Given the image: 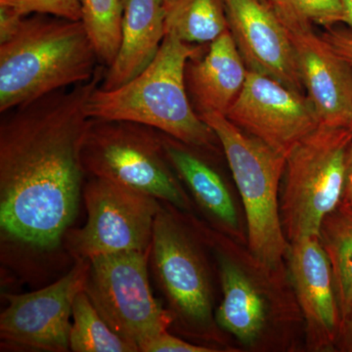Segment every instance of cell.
Returning <instances> with one entry per match:
<instances>
[{"label": "cell", "mask_w": 352, "mask_h": 352, "mask_svg": "<svg viewBox=\"0 0 352 352\" xmlns=\"http://www.w3.org/2000/svg\"><path fill=\"white\" fill-rule=\"evenodd\" d=\"M100 65L89 82L1 113L0 232L2 242L52 252L73 226L85 171L80 150L85 105L101 85Z\"/></svg>", "instance_id": "obj_1"}, {"label": "cell", "mask_w": 352, "mask_h": 352, "mask_svg": "<svg viewBox=\"0 0 352 352\" xmlns=\"http://www.w3.org/2000/svg\"><path fill=\"white\" fill-rule=\"evenodd\" d=\"M208 46L186 43L166 34L156 56L142 73L116 89L99 85L92 92L85 105L87 117L138 122L192 147L212 149L217 135L193 108L185 82L189 60L203 55Z\"/></svg>", "instance_id": "obj_2"}, {"label": "cell", "mask_w": 352, "mask_h": 352, "mask_svg": "<svg viewBox=\"0 0 352 352\" xmlns=\"http://www.w3.org/2000/svg\"><path fill=\"white\" fill-rule=\"evenodd\" d=\"M100 65L82 21L25 16L0 43V113L89 82Z\"/></svg>", "instance_id": "obj_3"}, {"label": "cell", "mask_w": 352, "mask_h": 352, "mask_svg": "<svg viewBox=\"0 0 352 352\" xmlns=\"http://www.w3.org/2000/svg\"><path fill=\"white\" fill-rule=\"evenodd\" d=\"M200 117L223 148L242 197L252 256L261 266L272 270L289 252L278 197L287 157L245 133L223 113H201Z\"/></svg>", "instance_id": "obj_4"}, {"label": "cell", "mask_w": 352, "mask_h": 352, "mask_svg": "<svg viewBox=\"0 0 352 352\" xmlns=\"http://www.w3.org/2000/svg\"><path fill=\"white\" fill-rule=\"evenodd\" d=\"M351 143L346 127L321 124L289 153L280 201L282 226L289 242L319 237L324 219L340 205Z\"/></svg>", "instance_id": "obj_5"}, {"label": "cell", "mask_w": 352, "mask_h": 352, "mask_svg": "<svg viewBox=\"0 0 352 352\" xmlns=\"http://www.w3.org/2000/svg\"><path fill=\"white\" fill-rule=\"evenodd\" d=\"M80 160L85 175L112 180L188 210L190 201L166 157L161 132L138 122L89 119Z\"/></svg>", "instance_id": "obj_6"}, {"label": "cell", "mask_w": 352, "mask_h": 352, "mask_svg": "<svg viewBox=\"0 0 352 352\" xmlns=\"http://www.w3.org/2000/svg\"><path fill=\"white\" fill-rule=\"evenodd\" d=\"M151 252H126L90 259L85 291L118 335L141 347L170 328L175 315L150 288Z\"/></svg>", "instance_id": "obj_7"}, {"label": "cell", "mask_w": 352, "mask_h": 352, "mask_svg": "<svg viewBox=\"0 0 352 352\" xmlns=\"http://www.w3.org/2000/svg\"><path fill=\"white\" fill-rule=\"evenodd\" d=\"M82 198L85 226L69 230L65 241L76 261L126 252H151L153 231L163 210L155 197L105 178L89 176Z\"/></svg>", "instance_id": "obj_8"}, {"label": "cell", "mask_w": 352, "mask_h": 352, "mask_svg": "<svg viewBox=\"0 0 352 352\" xmlns=\"http://www.w3.org/2000/svg\"><path fill=\"white\" fill-rule=\"evenodd\" d=\"M89 261H76L61 279L32 293L6 295L0 337L11 346L32 351H69V332L76 296L85 289Z\"/></svg>", "instance_id": "obj_9"}, {"label": "cell", "mask_w": 352, "mask_h": 352, "mask_svg": "<svg viewBox=\"0 0 352 352\" xmlns=\"http://www.w3.org/2000/svg\"><path fill=\"white\" fill-rule=\"evenodd\" d=\"M226 116L245 133L286 157L321 124L307 94L250 69L242 91Z\"/></svg>", "instance_id": "obj_10"}, {"label": "cell", "mask_w": 352, "mask_h": 352, "mask_svg": "<svg viewBox=\"0 0 352 352\" xmlns=\"http://www.w3.org/2000/svg\"><path fill=\"white\" fill-rule=\"evenodd\" d=\"M150 254L173 315L197 327L210 326L212 296L205 263L182 224L164 208L155 220Z\"/></svg>", "instance_id": "obj_11"}, {"label": "cell", "mask_w": 352, "mask_h": 352, "mask_svg": "<svg viewBox=\"0 0 352 352\" xmlns=\"http://www.w3.org/2000/svg\"><path fill=\"white\" fill-rule=\"evenodd\" d=\"M284 25L307 98L322 124L346 127L352 109V65L315 32L314 24L279 20Z\"/></svg>", "instance_id": "obj_12"}, {"label": "cell", "mask_w": 352, "mask_h": 352, "mask_svg": "<svg viewBox=\"0 0 352 352\" xmlns=\"http://www.w3.org/2000/svg\"><path fill=\"white\" fill-rule=\"evenodd\" d=\"M229 31L250 71L302 92L293 46L284 25L261 0H224Z\"/></svg>", "instance_id": "obj_13"}, {"label": "cell", "mask_w": 352, "mask_h": 352, "mask_svg": "<svg viewBox=\"0 0 352 352\" xmlns=\"http://www.w3.org/2000/svg\"><path fill=\"white\" fill-rule=\"evenodd\" d=\"M289 261L310 344L329 349L337 342L340 317L330 261L319 237L289 242Z\"/></svg>", "instance_id": "obj_14"}, {"label": "cell", "mask_w": 352, "mask_h": 352, "mask_svg": "<svg viewBox=\"0 0 352 352\" xmlns=\"http://www.w3.org/2000/svg\"><path fill=\"white\" fill-rule=\"evenodd\" d=\"M247 75L244 59L228 30L186 65L187 91L198 115H226L242 91Z\"/></svg>", "instance_id": "obj_15"}, {"label": "cell", "mask_w": 352, "mask_h": 352, "mask_svg": "<svg viewBox=\"0 0 352 352\" xmlns=\"http://www.w3.org/2000/svg\"><path fill=\"white\" fill-rule=\"evenodd\" d=\"M122 38L117 56L106 69L100 88L113 90L131 82L151 63L166 36L161 0H122Z\"/></svg>", "instance_id": "obj_16"}, {"label": "cell", "mask_w": 352, "mask_h": 352, "mask_svg": "<svg viewBox=\"0 0 352 352\" xmlns=\"http://www.w3.org/2000/svg\"><path fill=\"white\" fill-rule=\"evenodd\" d=\"M161 138L171 166L187 185L199 205L226 228L237 230L235 204L219 173L194 152L192 146L163 132Z\"/></svg>", "instance_id": "obj_17"}, {"label": "cell", "mask_w": 352, "mask_h": 352, "mask_svg": "<svg viewBox=\"0 0 352 352\" xmlns=\"http://www.w3.org/2000/svg\"><path fill=\"white\" fill-rule=\"evenodd\" d=\"M219 270L223 298L217 309V323L243 344H251L265 324L263 296L244 270L230 258L220 256Z\"/></svg>", "instance_id": "obj_18"}, {"label": "cell", "mask_w": 352, "mask_h": 352, "mask_svg": "<svg viewBox=\"0 0 352 352\" xmlns=\"http://www.w3.org/2000/svg\"><path fill=\"white\" fill-rule=\"evenodd\" d=\"M319 239L330 261L342 324L352 314V208L340 201L324 219Z\"/></svg>", "instance_id": "obj_19"}, {"label": "cell", "mask_w": 352, "mask_h": 352, "mask_svg": "<svg viewBox=\"0 0 352 352\" xmlns=\"http://www.w3.org/2000/svg\"><path fill=\"white\" fill-rule=\"evenodd\" d=\"M164 28L184 43L210 44L229 30L224 0H173Z\"/></svg>", "instance_id": "obj_20"}, {"label": "cell", "mask_w": 352, "mask_h": 352, "mask_svg": "<svg viewBox=\"0 0 352 352\" xmlns=\"http://www.w3.org/2000/svg\"><path fill=\"white\" fill-rule=\"evenodd\" d=\"M69 332L74 352H136L138 347L118 335L99 314L85 289L76 296Z\"/></svg>", "instance_id": "obj_21"}, {"label": "cell", "mask_w": 352, "mask_h": 352, "mask_svg": "<svg viewBox=\"0 0 352 352\" xmlns=\"http://www.w3.org/2000/svg\"><path fill=\"white\" fill-rule=\"evenodd\" d=\"M82 22L98 54L110 67L119 51L124 6L122 0H80Z\"/></svg>", "instance_id": "obj_22"}, {"label": "cell", "mask_w": 352, "mask_h": 352, "mask_svg": "<svg viewBox=\"0 0 352 352\" xmlns=\"http://www.w3.org/2000/svg\"><path fill=\"white\" fill-rule=\"evenodd\" d=\"M279 20H294L329 29L346 25V12L342 0H266Z\"/></svg>", "instance_id": "obj_23"}, {"label": "cell", "mask_w": 352, "mask_h": 352, "mask_svg": "<svg viewBox=\"0 0 352 352\" xmlns=\"http://www.w3.org/2000/svg\"><path fill=\"white\" fill-rule=\"evenodd\" d=\"M0 6L10 7L24 17L31 14H46L82 21L80 0H0Z\"/></svg>", "instance_id": "obj_24"}, {"label": "cell", "mask_w": 352, "mask_h": 352, "mask_svg": "<svg viewBox=\"0 0 352 352\" xmlns=\"http://www.w3.org/2000/svg\"><path fill=\"white\" fill-rule=\"evenodd\" d=\"M141 352H212L215 349L210 347L189 344L179 338L170 335L166 331L160 333L156 338L146 342L140 349Z\"/></svg>", "instance_id": "obj_25"}, {"label": "cell", "mask_w": 352, "mask_h": 352, "mask_svg": "<svg viewBox=\"0 0 352 352\" xmlns=\"http://www.w3.org/2000/svg\"><path fill=\"white\" fill-rule=\"evenodd\" d=\"M332 50L352 65V29L347 25L329 28L321 34Z\"/></svg>", "instance_id": "obj_26"}, {"label": "cell", "mask_w": 352, "mask_h": 352, "mask_svg": "<svg viewBox=\"0 0 352 352\" xmlns=\"http://www.w3.org/2000/svg\"><path fill=\"white\" fill-rule=\"evenodd\" d=\"M24 18L10 7L0 6V43L12 38Z\"/></svg>", "instance_id": "obj_27"}, {"label": "cell", "mask_w": 352, "mask_h": 352, "mask_svg": "<svg viewBox=\"0 0 352 352\" xmlns=\"http://www.w3.org/2000/svg\"><path fill=\"white\" fill-rule=\"evenodd\" d=\"M340 351L352 352V314L340 324L337 342Z\"/></svg>", "instance_id": "obj_28"}, {"label": "cell", "mask_w": 352, "mask_h": 352, "mask_svg": "<svg viewBox=\"0 0 352 352\" xmlns=\"http://www.w3.org/2000/svg\"><path fill=\"white\" fill-rule=\"evenodd\" d=\"M342 203L352 208V143L347 152L346 180H344Z\"/></svg>", "instance_id": "obj_29"}, {"label": "cell", "mask_w": 352, "mask_h": 352, "mask_svg": "<svg viewBox=\"0 0 352 352\" xmlns=\"http://www.w3.org/2000/svg\"><path fill=\"white\" fill-rule=\"evenodd\" d=\"M342 2L346 12V25L352 29V0H342Z\"/></svg>", "instance_id": "obj_30"}, {"label": "cell", "mask_w": 352, "mask_h": 352, "mask_svg": "<svg viewBox=\"0 0 352 352\" xmlns=\"http://www.w3.org/2000/svg\"><path fill=\"white\" fill-rule=\"evenodd\" d=\"M161 2H162V4H163L164 9H166V7L170 6V4L173 3V0H161Z\"/></svg>", "instance_id": "obj_31"}, {"label": "cell", "mask_w": 352, "mask_h": 352, "mask_svg": "<svg viewBox=\"0 0 352 352\" xmlns=\"http://www.w3.org/2000/svg\"><path fill=\"white\" fill-rule=\"evenodd\" d=\"M349 131H351V135H352V109H351V122H349Z\"/></svg>", "instance_id": "obj_32"}, {"label": "cell", "mask_w": 352, "mask_h": 352, "mask_svg": "<svg viewBox=\"0 0 352 352\" xmlns=\"http://www.w3.org/2000/svg\"><path fill=\"white\" fill-rule=\"evenodd\" d=\"M261 1H263V2H264V3H265L266 0H261Z\"/></svg>", "instance_id": "obj_33"}]
</instances>
